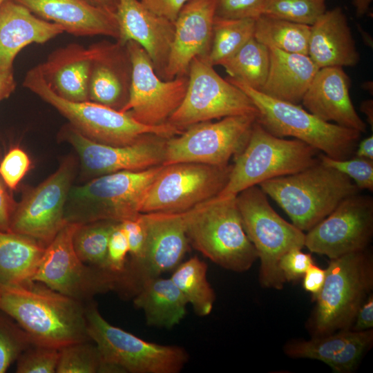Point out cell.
<instances>
[{
	"label": "cell",
	"instance_id": "obj_47",
	"mask_svg": "<svg viewBox=\"0 0 373 373\" xmlns=\"http://www.w3.org/2000/svg\"><path fill=\"white\" fill-rule=\"evenodd\" d=\"M326 271L312 264L303 276V287L312 294V299L316 300L325 283Z\"/></svg>",
	"mask_w": 373,
	"mask_h": 373
},
{
	"label": "cell",
	"instance_id": "obj_43",
	"mask_svg": "<svg viewBox=\"0 0 373 373\" xmlns=\"http://www.w3.org/2000/svg\"><path fill=\"white\" fill-rule=\"evenodd\" d=\"M267 0H215V15L227 19H256Z\"/></svg>",
	"mask_w": 373,
	"mask_h": 373
},
{
	"label": "cell",
	"instance_id": "obj_18",
	"mask_svg": "<svg viewBox=\"0 0 373 373\" xmlns=\"http://www.w3.org/2000/svg\"><path fill=\"white\" fill-rule=\"evenodd\" d=\"M307 231L305 247L330 260L365 250L373 235V199L349 196Z\"/></svg>",
	"mask_w": 373,
	"mask_h": 373
},
{
	"label": "cell",
	"instance_id": "obj_32",
	"mask_svg": "<svg viewBox=\"0 0 373 373\" xmlns=\"http://www.w3.org/2000/svg\"><path fill=\"white\" fill-rule=\"evenodd\" d=\"M207 272V263L195 256L178 265L170 277L195 314L202 317L210 314L216 300Z\"/></svg>",
	"mask_w": 373,
	"mask_h": 373
},
{
	"label": "cell",
	"instance_id": "obj_34",
	"mask_svg": "<svg viewBox=\"0 0 373 373\" xmlns=\"http://www.w3.org/2000/svg\"><path fill=\"white\" fill-rule=\"evenodd\" d=\"M229 77L260 91L269 68V49L252 37L239 51L220 64Z\"/></svg>",
	"mask_w": 373,
	"mask_h": 373
},
{
	"label": "cell",
	"instance_id": "obj_5",
	"mask_svg": "<svg viewBox=\"0 0 373 373\" xmlns=\"http://www.w3.org/2000/svg\"><path fill=\"white\" fill-rule=\"evenodd\" d=\"M251 99L259 112L257 121L271 134L293 137L329 157L343 160L352 157L361 133L325 122L298 104L274 99L227 77Z\"/></svg>",
	"mask_w": 373,
	"mask_h": 373
},
{
	"label": "cell",
	"instance_id": "obj_41",
	"mask_svg": "<svg viewBox=\"0 0 373 373\" xmlns=\"http://www.w3.org/2000/svg\"><path fill=\"white\" fill-rule=\"evenodd\" d=\"M59 358V350L32 344L17 360V373H55Z\"/></svg>",
	"mask_w": 373,
	"mask_h": 373
},
{
	"label": "cell",
	"instance_id": "obj_50",
	"mask_svg": "<svg viewBox=\"0 0 373 373\" xmlns=\"http://www.w3.org/2000/svg\"><path fill=\"white\" fill-rule=\"evenodd\" d=\"M15 87L13 70L0 68V101L8 98L15 90Z\"/></svg>",
	"mask_w": 373,
	"mask_h": 373
},
{
	"label": "cell",
	"instance_id": "obj_38",
	"mask_svg": "<svg viewBox=\"0 0 373 373\" xmlns=\"http://www.w3.org/2000/svg\"><path fill=\"white\" fill-rule=\"evenodd\" d=\"M326 10V0H267L262 14L312 26Z\"/></svg>",
	"mask_w": 373,
	"mask_h": 373
},
{
	"label": "cell",
	"instance_id": "obj_48",
	"mask_svg": "<svg viewBox=\"0 0 373 373\" xmlns=\"http://www.w3.org/2000/svg\"><path fill=\"white\" fill-rule=\"evenodd\" d=\"M5 185L0 177V231H10L11 217L16 204L8 193Z\"/></svg>",
	"mask_w": 373,
	"mask_h": 373
},
{
	"label": "cell",
	"instance_id": "obj_33",
	"mask_svg": "<svg viewBox=\"0 0 373 373\" xmlns=\"http://www.w3.org/2000/svg\"><path fill=\"white\" fill-rule=\"evenodd\" d=\"M310 26L262 14L255 19L254 38L269 48L307 55Z\"/></svg>",
	"mask_w": 373,
	"mask_h": 373
},
{
	"label": "cell",
	"instance_id": "obj_28",
	"mask_svg": "<svg viewBox=\"0 0 373 373\" xmlns=\"http://www.w3.org/2000/svg\"><path fill=\"white\" fill-rule=\"evenodd\" d=\"M42 76L60 97L75 102L88 101L90 55L88 48L69 44L53 50L38 65Z\"/></svg>",
	"mask_w": 373,
	"mask_h": 373
},
{
	"label": "cell",
	"instance_id": "obj_17",
	"mask_svg": "<svg viewBox=\"0 0 373 373\" xmlns=\"http://www.w3.org/2000/svg\"><path fill=\"white\" fill-rule=\"evenodd\" d=\"M62 137L78 155L82 175L93 179L123 171H142L162 165L169 137L149 133L125 146H112L88 139L69 124Z\"/></svg>",
	"mask_w": 373,
	"mask_h": 373
},
{
	"label": "cell",
	"instance_id": "obj_24",
	"mask_svg": "<svg viewBox=\"0 0 373 373\" xmlns=\"http://www.w3.org/2000/svg\"><path fill=\"white\" fill-rule=\"evenodd\" d=\"M373 343L372 329H341L313 336L310 340H292L284 346L286 355L294 358L321 361L336 373L352 372Z\"/></svg>",
	"mask_w": 373,
	"mask_h": 373
},
{
	"label": "cell",
	"instance_id": "obj_31",
	"mask_svg": "<svg viewBox=\"0 0 373 373\" xmlns=\"http://www.w3.org/2000/svg\"><path fill=\"white\" fill-rule=\"evenodd\" d=\"M46 247L25 235L0 231V285L32 282Z\"/></svg>",
	"mask_w": 373,
	"mask_h": 373
},
{
	"label": "cell",
	"instance_id": "obj_49",
	"mask_svg": "<svg viewBox=\"0 0 373 373\" xmlns=\"http://www.w3.org/2000/svg\"><path fill=\"white\" fill-rule=\"evenodd\" d=\"M373 327V296L370 294L358 309L351 329L364 331Z\"/></svg>",
	"mask_w": 373,
	"mask_h": 373
},
{
	"label": "cell",
	"instance_id": "obj_27",
	"mask_svg": "<svg viewBox=\"0 0 373 373\" xmlns=\"http://www.w3.org/2000/svg\"><path fill=\"white\" fill-rule=\"evenodd\" d=\"M307 55L319 68L358 63L360 55L341 8L326 10L310 26Z\"/></svg>",
	"mask_w": 373,
	"mask_h": 373
},
{
	"label": "cell",
	"instance_id": "obj_35",
	"mask_svg": "<svg viewBox=\"0 0 373 373\" xmlns=\"http://www.w3.org/2000/svg\"><path fill=\"white\" fill-rule=\"evenodd\" d=\"M256 19H227L215 17L208 61L212 66L234 55L254 35Z\"/></svg>",
	"mask_w": 373,
	"mask_h": 373
},
{
	"label": "cell",
	"instance_id": "obj_13",
	"mask_svg": "<svg viewBox=\"0 0 373 373\" xmlns=\"http://www.w3.org/2000/svg\"><path fill=\"white\" fill-rule=\"evenodd\" d=\"M232 164L180 162L163 165L149 186L140 212L181 213L218 196L227 183Z\"/></svg>",
	"mask_w": 373,
	"mask_h": 373
},
{
	"label": "cell",
	"instance_id": "obj_51",
	"mask_svg": "<svg viewBox=\"0 0 373 373\" xmlns=\"http://www.w3.org/2000/svg\"><path fill=\"white\" fill-rule=\"evenodd\" d=\"M355 156L373 160V136L363 139L355 150Z\"/></svg>",
	"mask_w": 373,
	"mask_h": 373
},
{
	"label": "cell",
	"instance_id": "obj_22",
	"mask_svg": "<svg viewBox=\"0 0 373 373\" xmlns=\"http://www.w3.org/2000/svg\"><path fill=\"white\" fill-rule=\"evenodd\" d=\"M186 211L141 213L146 229L147 243L135 291L143 280L160 276L175 269L182 262L189 245L186 233Z\"/></svg>",
	"mask_w": 373,
	"mask_h": 373
},
{
	"label": "cell",
	"instance_id": "obj_15",
	"mask_svg": "<svg viewBox=\"0 0 373 373\" xmlns=\"http://www.w3.org/2000/svg\"><path fill=\"white\" fill-rule=\"evenodd\" d=\"M76 171V160L68 157L49 178L28 192L16 204L10 231L28 236L44 247L67 223L64 208Z\"/></svg>",
	"mask_w": 373,
	"mask_h": 373
},
{
	"label": "cell",
	"instance_id": "obj_11",
	"mask_svg": "<svg viewBox=\"0 0 373 373\" xmlns=\"http://www.w3.org/2000/svg\"><path fill=\"white\" fill-rule=\"evenodd\" d=\"M188 77L185 96L168 124L183 131L198 123L229 116L258 117V110L247 94L221 77L206 58L191 61Z\"/></svg>",
	"mask_w": 373,
	"mask_h": 373
},
{
	"label": "cell",
	"instance_id": "obj_36",
	"mask_svg": "<svg viewBox=\"0 0 373 373\" xmlns=\"http://www.w3.org/2000/svg\"><path fill=\"white\" fill-rule=\"evenodd\" d=\"M117 223L99 220L78 225L73 244L83 262L104 269L110 236Z\"/></svg>",
	"mask_w": 373,
	"mask_h": 373
},
{
	"label": "cell",
	"instance_id": "obj_7",
	"mask_svg": "<svg viewBox=\"0 0 373 373\" xmlns=\"http://www.w3.org/2000/svg\"><path fill=\"white\" fill-rule=\"evenodd\" d=\"M23 85L53 106L79 133L99 143L125 146L145 134L171 137L182 133L168 123L157 126L142 124L128 113L90 101L75 102L64 99L49 87L38 66L28 71Z\"/></svg>",
	"mask_w": 373,
	"mask_h": 373
},
{
	"label": "cell",
	"instance_id": "obj_1",
	"mask_svg": "<svg viewBox=\"0 0 373 373\" xmlns=\"http://www.w3.org/2000/svg\"><path fill=\"white\" fill-rule=\"evenodd\" d=\"M85 306L86 302L39 282L0 285V311L12 318L35 344L60 350L90 341Z\"/></svg>",
	"mask_w": 373,
	"mask_h": 373
},
{
	"label": "cell",
	"instance_id": "obj_25",
	"mask_svg": "<svg viewBox=\"0 0 373 373\" xmlns=\"http://www.w3.org/2000/svg\"><path fill=\"white\" fill-rule=\"evenodd\" d=\"M38 17L61 26L75 36H108L117 40L116 15L95 8L83 0H13Z\"/></svg>",
	"mask_w": 373,
	"mask_h": 373
},
{
	"label": "cell",
	"instance_id": "obj_53",
	"mask_svg": "<svg viewBox=\"0 0 373 373\" xmlns=\"http://www.w3.org/2000/svg\"><path fill=\"white\" fill-rule=\"evenodd\" d=\"M373 0H352V3L356 11L358 17L364 16L370 9V6Z\"/></svg>",
	"mask_w": 373,
	"mask_h": 373
},
{
	"label": "cell",
	"instance_id": "obj_42",
	"mask_svg": "<svg viewBox=\"0 0 373 373\" xmlns=\"http://www.w3.org/2000/svg\"><path fill=\"white\" fill-rule=\"evenodd\" d=\"M128 244L120 222H117L109 238L104 269L117 277L124 294L128 263Z\"/></svg>",
	"mask_w": 373,
	"mask_h": 373
},
{
	"label": "cell",
	"instance_id": "obj_14",
	"mask_svg": "<svg viewBox=\"0 0 373 373\" xmlns=\"http://www.w3.org/2000/svg\"><path fill=\"white\" fill-rule=\"evenodd\" d=\"M258 117L235 115L193 124L167 139L162 165L180 162L229 164V160L246 146Z\"/></svg>",
	"mask_w": 373,
	"mask_h": 373
},
{
	"label": "cell",
	"instance_id": "obj_8",
	"mask_svg": "<svg viewBox=\"0 0 373 373\" xmlns=\"http://www.w3.org/2000/svg\"><path fill=\"white\" fill-rule=\"evenodd\" d=\"M319 152L299 140L271 134L256 120L246 146L233 157L229 180L218 196L237 195L266 180L300 171L319 161Z\"/></svg>",
	"mask_w": 373,
	"mask_h": 373
},
{
	"label": "cell",
	"instance_id": "obj_55",
	"mask_svg": "<svg viewBox=\"0 0 373 373\" xmlns=\"http://www.w3.org/2000/svg\"><path fill=\"white\" fill-rule=\"evenodd\" d=\"M5 0H0V6L1 5V3L4 1Z\"/></svg>",
	"mask_w": 373,
	"mask_h": 373
},
{
	"label": "cell",
	"instance_id": "obj_30",
	"mask_svg": "<svg viewBox=\"0 0 373 373\" xmlns=\"http://www.w3.org/2000/svg\"><path fill=\"white\" fill-rule=\"evenodd\" d=\"M136 308L144 312L146 325L171 329L186 314L188 303L169 278L160 276L143 280L133 296Z\"/></svg>",
	"mask_w": 373,
	"mask_h": 373
},
{
	"label": "cell",
	"instance_id": "obj_19",
	"mask_svg": "<svg viewBox=\"0 0 373 373\" xmlns=\"http://www.w3.org/2000/svg\"><path fill=\"white\" fill-rule=\"evenodd\" d=\"M88 101L121 111L128 102L133 63L127 43L102 40L88 48Z\"/></svg>",
	"mask_w": 373,
	"mask_h": 373
},
{
	"label": "cell",
	"instance_id": "obj_10",
	"mask_svg": "<svg viewBox=\"0 0 373 373\" xmlns=\"http://www.w3.org/2000/svg\"><path fill=\"white\" fill-rule=\"evenodd\" d=\"M85 308L90 340L122 373H178L187 363L184 348L149 342L111 324L93 300L86 302Z\"/></svg>",
	"mask_w": 373,
	"mask_h": 373
},
{
	"label": "cell",
	"instance_id": "obj_2",
	"mask_svg": "<svg viewBox=\"0 0 373 373\" xmlns=\"http://www.w3.org/2000/svg\"><path fill=\"white\" fill-rule=\"evenodd\" d=\"M258 186L303 231H309L344 199L360 191L349 177L320 160L300 171L266 180Z\"/></svg>",
	"mask_w": 373,
	"mask_h": 373
},
{
	"label": "cell",
	"instance_id": "obj_44",
	"mask_svg": "<svg viewBox=\"0 0 373 373\" xmlns=\"http://www.w3.org/2000/svg\"><path fill=\"white\" fill-rule=\"evenodd\" d=\"M30 166L27 153L19 147L11 149L0 163V177L6 186L15 189Z\"/></svg>",
	"mask_w": 373,
	"mask_h": 373
},
{
	"label": "cell",
	"instance_id": "obj_52",
	"mask_svg": "<svg viewBox=\"0 0 373 373\" xmlns=\"http://www.w3.org/2000/svg\"><path fill=\"white\" fill-rule=\"evenodd\" d=\"M88 4L109 12L115 14L118 4H119V0H83Z\"/></svg>",
	"mask_w": 373,
	"mask_h": 373
},
{
	"label": "cell",
	"instance_id": "obj_37",
	"mask_svg": "<svg viewBox=\"0 0 373 373\" xmlns=\"http://www.w3.org/2000/svg\"><path fill=\"white\" fill-rule=\"evenodd\" d=\"M57 373H122L104 358L91 340L68 345L59 350Z\"/></svg>",
	"mask_w": 373,
	"mask_h": 373
},
{
	"label": "cell",
	"instance_id": "obj_21",
	"mask_svg": "<svg viewBox=\"0 0 373 373\" xmlns=\"http://www.w3.org/2000/svg\"><path fill=\"white\" fill-rule=\"evenodd\" d=\"M115 15L119 29L117 41L139 44L163 79L174 39V22L153 13L140 0H119Z\"/></svg>",
	"mask_w": 373,
	"mask_h": 373
},
{
	"label": "cell",
	"instance_id": "obj_46",
	"mask_svg": "<svg viewBox=\"0 0 373 373\" xmlns=\"http://www.w3.org/2000/svg\"><path fill=\"white\" fill-rule=\"evenodd\" d=\"M189 0H140L149 10L173 22Z\"/></svg>",
	"mask_w": 373,
	"mask_h": 373
},
{
	"label": "cell",
	"instance_id": "obj_12",
	"mask_svg": "<svg viewBox=\"0 0 373 373\" xmlns=\"http://www.w3.org/2000/svg\"><path fill=\"white\" fill-rule=\"evenodd\" d=\"M79 224L67 222L46 246L32 280L82 302L110 291L121 292L117 277L77 256L73 237Z\"/></svg>",
	"mask_w": 373,
	"mask_h": 373
},
{
	"label": "cell",
	"instance_id": "obj_4",
	"mask_svg": "<svg viewBox=\"0 0 373 373\" xmlns=\"http://www.w3.org/2000/svg\"><path fill=\"white\" fill-rule=\"evenodd\" d=\"M162 167L119 171L71 186L64 208L66 221L121 222L137 218L149 186Z\"/></svg>",
	"mask_w": 373,
	"mask_h": 373
},
{
	"label": "cell",
	"instance_id": "obj_45",
	"mask_svg": "<svg viewBox=\"0 0 373 373\" xmlns=\"http://www.w3.org/2000/svg\"><path fill=\"white\" fill-rule=\"evenodd\" d=\"M314 263L310 254L294 248L287 251L280 259L279 268L285 281H295L303 277L308 267Z\"/></svg>",
	"mask_w": 373,
	"mask_h": 373
},
{
	"label": "cell",
	"instance_id": "obj_3",
	"mask_svg": "<svg viewBox=\"0 0 373 373\" xmlns=\"http://www.w3.org/2000/svg\"><path fill=\"white\" fill-rule=\"evenodd\" d=\"M186 233L195 249L227 270L246 271L258 259L245 233L236 195H218L187 211Z\"/></svg>",
	"mask_w": 373,
	"mask_h": 373
},
{
	"label": "cell",
	"instance_id": "obj_26",
	"mask_svg": "<svg viewBox=\"0 0 373 373\" xmlns=\"http://www.w3.org/2000/svg\"><path fill=\"white\" fill-rule=\"evenodd\" d=\"M65 32L13 0L0 6V68L13 70L17 55L32 43L43 44Z\"/></svg>",
	"mask_w": 373,
	"mask_h": 373
},
{
	"label": "cell",
	"instance_id": "obj_6",
	"mask_svg": "<svg viewBox=\"0 0 373 373\" xmlns=\"http://www.w3.org/2000/svg\"><path fill=\"white\" fill-rule=\"evenodd\" d=\"M309 321L313 336L350 329L373 287V259L366 249L331 259Z\"/></svg>",
	"mask_w": 373,
	"mask_h": 373
},
{
	"label": "cell",
	"instance_id": "obj_54",
	"mask_svg": "<svg viewBox=\"0 0 373 373\" xmlns=\"http://www.w3.org/2000/svg\"><path fill=\"white\" fill-rule=\"evenodd\" d=\"M361 111L367 117V119L370 125L372 128L373 126V101L372 99H367L363 101L361 104Z\"/></svg>",
	"mask_w": 373,
	"mask_h": 373
},
{
	"label": "cell",
	"instance_id": "obj_23",
	"mask_svg": "<svg viewBox=\"0 0 373 373\" xmlns=\"http://www.w3.org/2000/svg\"><path fill=\"white\" fill-rule=\"evenodd\" d=\"M350 86V79L342 67L319 68L301 102L307 111L325 122L365 133L367 126L352 102Z\"/></svg>",
	"mask_w": 373,
	"mask_h": 373
},
{
	"label": "cell",
	"instance_id": "obj_16",
	"mask_svg": "<svg viewBox=\"0 0 373 373\" xmlns=\"http://www.w3.org/2000/svg\"><path fill=\"white\" fill-rule=\"evenodd\" d=\"M127 46L133 63L132 82L128 102L120 111L137 122L151 126L167 123L181 104L188 86V74L163 80L155 73L145 50L137 42Z\"/></svg>",
	"mask_w": 373,
	"mask_h": 373
},
{
	"label": "cell",
	"instance_id": "obj_20",
	"mask_svg": "<svg viewBox=\"0 0 373 373\" xmlns=\"http://www.w3.org/2000/svg\"><path fill=\"white\" fill-rule=\"evenodd\" d=\"M215 0H189L179 12L163 80L188 74L191 61L209 55L215 19Z\"/></svg>",
	"mask_w": 373,
	"mask_h": 373
},
{
	"label": "cell",
	"instance_id": "obj_40",
	"mask_svg": "<svg viewBox=\"0 0 373 373\" xmlns=\"http://www.w3.org/2000/svg\"><path fill=\"white\" fill-rule=\"evenodd\" d=\"M319 160L349 177L359 190L373 191V160L360 157L336 160L321 153Z\"/></svg>",
	"mask_w": 373,
	"mask_h": 373
},
{
	"label": "cell",
	"instance_id": "obj_9",
	"mask_svg": "<svg viewBox=\"0 0 373 373\" xmlns=\"http://www.w3.org/2000/svg\"><path fill=\"white\" fill-rule=\"evenodd\" d=\"M236 202L245 233L260 260V285L282 289L286 281L278 266L280 259L291 249H302L305 233L274 210L258 185L237 194Z\"/></svg>",
	"mask_w": 373,
	"mask_h": 373
},
{
	"label": "cell",
	"instance_id": "obj_29",
	"mask_svg": "<svg viewBox=\"0 0 373 373\" xmlns=\"http://www.w3.org/2000/svg\"><path fill=\"white\" fill-rule=\"evenodd\" d=\"M269 49V72L260 92L274 99L298 104L319 68L307 55Z\"/></svg>",
	"mask_w": 373,
	"mask_h": 373
},
{
	"label": "cell",
	"instance_id": "obj_39",
	"mask_svg": "<svg viewBox=\"0 0 373 373\" xmlns=\"http://www.w3.org/2000/svg\"><path fill=\"white\" fill-rule=\"evenodd\" d=\"M33 342L9 316L0 311V373H4Z\"/></svg>",
	"mask_w": 373,
	"mask_h": 373
}]
</instances>
